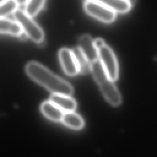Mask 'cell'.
I'll use <instances>...</instances> for the list:
<instances>
[{"label":"cell","mask_w":157,"mask_h":157,"mask_svg":"<svg viewBox=\"0 0 157 157\" xmlns=\"http://www.w3.org/2000/svg\"><path fill=\"white\" fill-rule=\"evenodd\" d=\"M40 110L42 114L48 119L55 122L61 121L64 112L50 100L42 103Z\"/></svg>","instance_id":"9c48e42d"},{"label":"cell","mask_w":157,"mask_h":157,"mask_svg":"<svg viewBox=\"0 0 157 157\" xmlns=\"http://www.w3.org/2000/svg\"><path fill=\"white\" fill-rule=\"evenodd\" d=\"M90 72H91L94 79L98 84H99L109 78L107 73L99 59L91 63Z\"/></svg>","instance_id":"5bb4252c"},{"label":"cell","mask_w":157,"mask_h":157,"mask_svg":"<svg viewBox=\"0 0 157 157\" xmlns=\"http://www.w3.org/2000/svg\"><path fill=\"white\" fill-rule=\"evenodd\" d=\"M98 59L103 66L109 78L113 82L118 77V66L115 55L105 44L97 48Z\"/></svg>","instance_id":"3957f363"},{"label":"cell","mask_w":157,"mask_h":157,"mask_svg":"<svg viewBox=\"0 0 157 157\" xmlns=\"http://www.w3.org/2000/svg\"><path fill=\"white\" fill-rule=\"evenodd\" d=\"M13 17L26 36L36 43H41L44 41L45 35L42 29L25 11L17 9L13 13Z\"/></svg>","instance_id":"7a4b0ae2"},{"label":"cell","mask_w":157,"mask_h":157,"mask_svg":"<svg viewBox=\"0 0 157 157\" xmlns=\"http://www.w3.org/2000/svg\"><path fill=\"white\" fill-rule=\"evenodd\" d=\"M46 0H28L25 4V12L31 17L36 16L43 8Z\"/></svg>","instance_id":"9a60e30c"},{"label":"cell","mask_w":157,"mask_h":157,"mask_svg":"<svg viewBox=\"0 0 157 157\" xmlns=\"http://www.w3.org/2000/svg\"><path fill=\"white\" fill-rule=\"evenodd\" d=\"M18 4L15 0H7L0 4V17L5 18L18 9Z\"/></svg>","instance_id":"2e32d148"},{"label":"cell","mask_w":157,"mask_h":157,"mask_svg":"<svg viewBox=\"0 0 157 157\" xmlns=\"http://www.w3.org/2000/svg\"><path fill=\"white\" fill-rule=\"evenodd\" d=\"M15 1H17V2L18 3V5L26 4L28 1V0H15Z\"/></svg>","instance_id":"e0dca14e"},{"label":"cell","mask_w":157,"mask_h":157,"mask_svg":"<svg viewBox=\"0 0 157 157\" xmlns=\"http://www.w3.org/2000/svg\"><path fill=\"white\" fill-rule=\"evenodd\" d=\"M25 71L31 79L53 94L71 96L74 93V88L69 82L38 62L28 63Z\"/></svg>","instance_id":"6da1fadb"},{"label":"cell","mask_w":157,"mask_h":157,"mask_svg":"<svg viewBox=\"0 0 157 157\" xmlns=\"http://www.w3.org/2000/svg\"><path fill=\"white\" fill-rule=\"evenodd\" d=\"M7 1V0H0V4L3 2H4V1Z\"/></svg>","instance_id":"ac0fdd59"},{"label":"cell","mask_w":157,"mask_h":157,"mask_svg":"<svg viewBox=\"0 0 157 157\" xmlns=\"http://www.w3.org/2000/svg\"><path fill=\"white\" fill-rule=\"evenodd\" d=\"M58 58L66 74L73 77L79 72L78 64L71 50L66 48H61L58 52Z\"/></svg>","instance_id":"5b68a950"},{"label":"cell","mask_w":157,"mask_h":157,"mask_svg":"<svg viewBox=\"0 0 157 157\" xmlns=\"http://www.w3.org/2000/svg\"><path fill=\"white\" fill-rule=\"evenodd\" d=\"M83 7L88 15L104 23H110L115 19L116 13L114 11L98 2L87 0Z\"/></svg>","instance_id":"277c9868"},{"label":"cell","mask_w":157,"mask_h":157,"mask_svg":"<svg viewBox=\"0 0 157 157\" xmlns=\"http://www.w3.org/2000/svg\"><path fill=\"white\" fill-rule=\"evenodd\" d=\"M78 47L91 63L98 59V50L95 47L94 40L90 36L84 34L80 36Z\"/></svg>","instance_id":"52a82bcc"},{"label":"cell","mask_w":157,"mask_h":157,"mask_svg":"<svg viewBox=\"0 0 157 157\" xmlns=\"http://www.w3.org/2000/svg\"><path fill=\"white\" fill-rule=\"evenodd\" d=\"M0 33L20 36L22 33V29L16 21L0 17Z\"/></svg>","instance_id":"7c38bea8"},{"label":"cell","mask_w":157,"mask_h":157,"mask_svg":"<svg viewBox=\"0 0 157 157\" xmlns=\"http://www.w3.org/2000/svg\"><path fill=\"white\" fill-rule=\"evenodd\" d=\"M50 101L55 104L64 112H74L77 107V103L71 96L53 94Z\"/></svg>","instance_id":"ba28073f"},{"label":"cell","mask_w":157,"mask_h":157,"mask_svg":"<svg viewBox=\"0 0 157 157\" xmlns=\"http://www.w3.org/2000/svg\"><path fill=\"white\" fill-rule=\"evenodd\" d=\"M128 1H129V0H128Z\"/></svg>","instance_id":"d6986e66"},{"label":"cell","mask_w":157,"mask_h":157,"mask_svg":"<svg viewBox=\"0 0 157 157\" xmlns=\"http://www.w3.org/2000/svg\"><path fill=\"white\" fill-rule=\"evenodd\" d=\"M105 99L113 106H118L121 102V97L113 82L109 78L98 84Z\"/></svg>","instance_id":"8992f818"},{"label":"cell","mask_w":157,"mask_h":157,"mask_svg":"<svg viewBox=\"0 0 157 157\" xmlns=\"http://www.w3.org/2000/svg\"><path fill=\"white\" fill-rule=\"evenodd\" d=\"M71 50L78 64L79 72L82 74H86L90 72L91 63L88 60L80 49L78 47H76L73 48Z\"/></svg>","instance_id":"4fadbf2b"},{"label":"cell","mask_w":157,"mask_h":157,"mask_svg":"<svg viewBox=\"0 0 157 157\" xmlns=\"http://www.w3.org/2000/svg\"><path fill=\"white\" fill-rule=\"evenodd\" d=\"M98 2L114 11L115 13H124L128 12L131 7L128 0H90Z\"/></svg>","instance_id":"30bf717a"},{"label":"cell","mask_w":157,"mask_h":157,"mask_svg":"<svg viewBox=\"0 0 157 157\" xmlns=\"http://www.w3.org/2000/svg\"><path fill=\"white\" fill-rule=\"evenodd\" d=\"M61 121L65 126L74 130H80L84 126L82 117L74 112H64Z\"/></svg>","instance_id":"8fae6325"}]
</instances>
